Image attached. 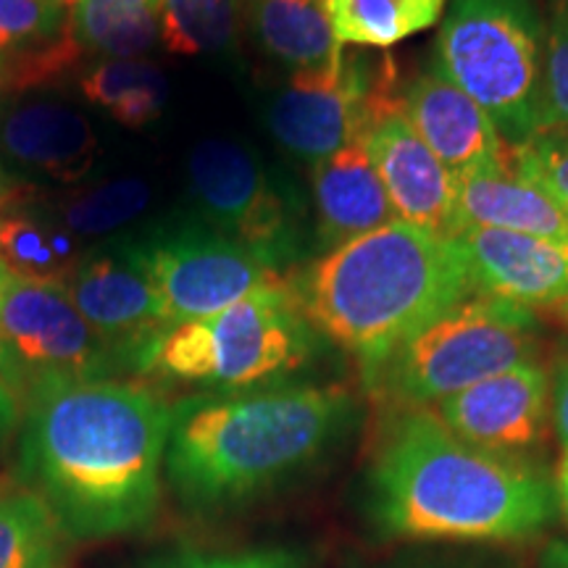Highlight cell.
<instances>
[{"label":"cell","instance_id":"24","mask_svg":"<svg viewBox=\"0 0 568 568\" xmlns=\"http://www.w3.org/2000/svg\"><path fill=\"white\" fill-rule=\"evenodd\" d=\"M339 45L389 48L432 30L445 0H326Z\"/></svg>","mask_w":568,"mask_h":568},{"label":"cell","instance_id":"2","mask_svg":"<svg viewBox=\"0 0 568 568\" xmlns=\"http://www.w3.org/2000/svg\"><path fill=\"white\" fill-rule=\"evenodd\" d=\"M351 418V395L329 385L187 395L169 406L166 487L190 514L237 508L314 464Z\"/></svg>","mask_w":568,"mask_h":568},{"label":"cell","instance_id":"33","mask_svg":"<svg viewBox=\"0 0 568 568\" xmlns=\"http://www.w3.org/2000/svg\"><path fill=\"white\" fill-rule=\"evenodd\" d=\"M550 406H552V424H556L560 445L568 450V347L560 355L556 374L550 382Z\"/></svg>","mask_w":568,"mask_h":568},{"label":"cell","instance_id":"8","mask_svg":"<svg viewBox=\"0 0 568 568\" xmlns=\"http://www.w3.org/2000/svg\"><path fill=\"white\" fill-rule=\"evenodd\" d=\"M187 190L205 226L247 247L280 274L301 258V203L243 142H197L187 159Z\"/></svg>","mask_w":568,"mask_h":568},{"label":"cell","instance_id":"31","mask_svg":"<svg viewBox=\"0 0 568 568\" xmlns=\"http://www.w3.org/2000/svg\"><path fill=\"white\" fill-rule=\"evenodd\" d=\"M145 568H308V556L282 545L245 550H180L151 560Z\"/></svg>","mask_w":568,"mask_h":568},{"label":"cell","instance_id":"22","mask_svg":"<svg viewBox=\"0 0 568 568\" xmlns=\"http://www.w3.org/2000/svg\"><path fill=\"white\" fill-rule=\"evenodd\" d=\"M69 34L82 55L138 59L159 40V0H80Z\"/></svg>","mask_w":568,"mask_h":568},{"label":"cell","instance_id":"4","mask_svg":"<svg viewBox=\"0 0 568 568\" xmlns=\"http://www.w3.org/2000/svg\"><path fill=\"white\" fill-rule=\"evenodd\" d=\"M471 293L456 240L406 222L326 251L293 282L316 335L343 347L368 387L397 347Z\"/></svg>","mask_w":568,"mask_h":568},{"label":"cell","instance_id":"38","mask_svg":"<svg viewBox=\"0 0 568 568\" xmlns=\"http://www.w3.org/2000/svg\"><path fill=\"white\" fill-rule=\"evenodd\" d=\"M566 308H568V305H566Z\"/></svg>","mask_w":568,"mask_h":568},{"label":"cell","instance_id":"12","mask_svg":"<svg viewBox=\"0 0 568 568\" xmlns=\"http://www.w3.org/2000/svg\"><path fill=\"white\" fill-rule=\"evenodd\" d=\"M67 295L126 374H145L153 347L169 332L151 276L130 243L80 255L63 280Z\"/></svg>","mask_w":568,"mask_h":568},{"label":"cell","instance_id":"28","mask_svg":"<svg viewBox=\"0 0 568 568\" xmlns=\"http://www.w3.org/2000/svg\"><path fill=\"white\" fill-rule=\"evenodd\" d=\"M69 30L59 0H0V53L38 55Z\"/></svg>","mask_w":568,"mask_h":568},{"label":"cell","instance_id":"36","mask_svg":"<svg viewBox=\"0 0 568 568\" xmlns=\"http://www.w3.org/2000/svg\"><path fill=\"white\" fill-rule=\"evenodd\" d=\"M6 203H9V197H6L3 193H0V213H3V209H6Z\"/></svg>","mask_w":568,"mask_h":568},{"label":"cell","instance_id":"14","mask_svg":"<svg viewBox=\"0 0 568 568\" xmlns=\"http://www.w3.org/2000/svg\"><path fill=\"white\" fill-rule=\"evenodd\" d=\"M361 140L385 184L397 222L450 234L458 182L410 126L400 98L376 111Z\"/></svg>","mask_w":568,"mask_h":568},{"label":"cell","instance_id":"37","mask_svg":"<svg viewBox=\"0 0 568 568\" xmlns=\"http://www.w3.org/2000/svg\"><path fill=\"white\" fill-rule=\"evenodd\" d=\"M59 3H63V6H77V3H80V0H59Z\"/></svg>","mask_w":568,"mask_h":568},{"label":"cell","instance_id":"10","mask_svg":"<svg viewBox=\"0 0 568 568\" xmlns=\"http://www.w3.org/2000/svg\"><path fill=\"white\" fill-rule=\"evenodd\" d=\"M132 247L159 293L169 329L284 282L258 255L203 222L155 226L132 240Z\"/></svg>","mask_w":568,"mask_h":568},{"label":"cell","instance_id":"7","mask_svg":"<svg viewBox=\"0 0 568 568\" xmlns=\"http://www.w3.org/2000/svg\"><path fill=\"white\" fill-rule=\"evenodd\" d=\"M535 353L531 308L471 293L397 347L372 389L408 408L437 406L477 382L535 361Z\"/></svg>","mask_w":568,"mask_h":568},{"label":"cell","instance_id":"26","mask_svg":"<svg viewBox=\"0 0 568 568\" xmlns=\"http://www.w3.org/2000/svg\"><path fill=\"white\" fill-rule=\"evenodd\" d=\"M151 184L142 176H119L59 197L53 211L71 237H103L134 222L151 205Z\"/></svg>","mask_w":568,"mask_h":568},{"label":"cell","instance_id":"32","mask_svg":"<svg viewBox=\"0 0 568 568\" xmlns=\"http://www.w3.org/2000/svg\"><path fill=\"white\" fill-rule=\"evenodd\" d=\"M21 416H24V397H21L3 351H0V447H6L9 439L19 435Z\"/></svg>","mask_w":568,"mask_h":568},{"label":"cell","instance_id":"6","mask_svg":"<svg viewBox=\"0 0 568 568\" xmlns=\"http://www.w3.org/2000/svg\"><path fill=\"white\" fill-rule=\"evenodd\" d=\"M432 67L487 111L510 148L539 132L545 24L531 0H453Z\"/></svg>","mask_w":568,"mask_h":568},{"label":"cell","instance_id":"30","mask_svg":"<svg viewBox=\"0 0 568 568\" xmlns=\"http://www.w3.org/2000/svg\"><path fill=\"white\" fill-rule=\"evenodd\" d=\"M516 169L568 211V130H542L510 148Z\"/></svg>","mask_w":568,"mask_h":568},{"label":"cell","instance_id":"17","mask_svg":"<svg viewBox=\"0 0 568 568\" xmlns=\"http://www.w3.org/2000/svg\"><path fill=\"white\" fill-rule=\"evenodd\" d=\"M98 134L74 105L27 98L0 113V155L21 172L59 184H77L95 166Z\"/></svg>","mask_w":568,"mask_h":568},{"label":"cell","instance_id":"20","mask_svg":"<svg viewBox=\"0 0 568 568\" xmlns=\"http://www.w3.org/2000/svg\"><path fill=\"white\" fill-rule=\"evenodd\" d=\"M247 19L258 45L293 71L316 69L343 51L326 0H251Z\"/></svg>","mask_w":568,"mask_h":568},{"label":"cell","instance_id":"35","mask_svg":"<svg viewBox=\"0 0 568 568\" xmlns=\"http://www.w3.org/2000/svg\"><path fill=\"white\" fill-rule=\"evenodd\" d=\"M556 489H558V503H560V506H564L566 516H568V450H566L564 460H560V471H558Z\"/></svg>","mask_w":568,"mask_h":568},{"label":"cell","instance_id":"15","mask_svg":"<svg viewBox=\"0 0 568 568\" xmlns=\"http://www.w3.org/2000/svg\"><path fill=\"white\" fill-rule=\"evenodd\" d=\"M456 240L474 293L495 295L524 308L568 305V251L527 234L471 226Z\"/></svg>","mask_w":568,"mask_h":568},{"label":"cell","instance_id":"25","mask_svg":"<svg viewBox=\"0 0 568 568\" xmlns=\"http://www.w3.org/2000/svg\"><path fill=\"white\" fill-rule=\"evenodd\" d=\"M80 261L77 237L30 213H0V264L34 282H63Z\"/></svg>","mask_w":568,"mask_h":568},{"label":"cell","instance_id":"13","mask_svg":"<svg viewBox=\"0 0 568 568\" xmlns=\"http://www.w3.org/2000/svg\"><path fill=\"white\" fill-rule=\"evenodd\" d=\"M548 403V374L537 361H527L437 403L435 416L481 450L518 456L542 439Z\"/></svg>","mask_w":568,"mask_h":568},{"label":"cell","instance_id":"16","mask_svg":"<svg viewBox=\"0 0 568 568\" xmlns=\"http://www.w3.org/2000/svg\"><path fill=\"white\" fill-rule=\"evenodd\" d=\"M400 105L418 138L456 182L510 155L508 142H503L487 111L435 67L408 84Z\"/></svg>","mask_w":568,"mask_h":568},{"label":"cell","instance_id":"9","mask_svg":"<svg viewBox=\"0 0 568 568\" xmlns=\"http://www.w3.org/2000/svg\"><path fill=\"white\" fill-rule=\"evenodd\" d=\"M0 351L21 397L61 382L126 374L80 316L63 282H34L0 264Z\"/></svg>","mask_w":568,"mask_h":568},{"label":"cell","instance_id":"19","mask_svg":"<svg viewBox=\"0 0 568 568\" xmlns=\"http://www.w3.org/2000/svg\"><path fill=\"white\" fill-rule=\"evenodd\" d=\"M316 205V240L324 251L351 243L397 222L385 184L368 159L364 140H355L311 169Z\"/></svg>","mask_w":568,"mask_h":568},{"label":"cell","instance_id":"5","mask_svg":"<svg viewBox=\"0 0 568 568\" xmlns=\"http://www.w3.org/2000/svg\"><path fill=\"white\" fill-rule=\"evenodd\" d=\"M316 329L297 308L293 284L258 290L219 314L172 326L153 347L145 374L237 393L280 385L314 358Z\"/></svg>","mask_w":568,"mask_h":568},{"label":"cell","instance_id":"29","mask_svg":"<svg viewBox=\"0 0 568 568\" xmlns=\"http://www.w3.org/2000/svg\"><path fill=\"white\" fill-rule=\"evenodd\" d=\"M568 130V0H550L545 21V74L539 132Z\"/></svg>","mask_w":568,"mask_h":568},{"label":"cell","instance_id":"11","mask_svg":"<svg viewBox=\"0 0 568 568\" xmlns=\"http://www.w3.org/2000/svg\"><path fill=\"white\" fill-rule=\"evenodd\" d=\"M387 82L366 59L339 51L324 67L290 74L268 103L266 126L293 159L316 166L364 138L376 111L395 101Z\"/></svg>","mask_w":568,"mask_h":568},{"label":"cell","instance_id":"1","mask_svg":"<svg viewBox=\"0 0 568 568\" xmlns=\"http://www.w3.org/2000/svg\"><path fill=\"white\" fill-rule=\"evenodd\" d=\"M166 437L169 403L140 382H61L27 397L17 479L77 545L130 537L159 516Z\"/></svg>","mask_w":568,"mask_h":568},{"label":"cell","instance_id":"18","mask_svg":"<svg viewBox=\"0 0 568 568\" xmlns=\"http://www.w3.org/2000/svg\"><path fill=\"white\" fill-rule=\"evenodd\" d=\"M471 226L527 234L568 251V211L516 169L514 153L497 166L458 180L450 234Z\"/></svg>","mask_w":568,"mask_h":568},{"label":"cell","instance_id":"3","mask_svg":"<svg viewBox=\"0 0 568 568\" xmlns=\"http://www.w3.org/2000/svg\"><path fill=\"white\" fill-rule=\"evenodd\" d=\"M556 510L545 471L466 443L424 410L397 418L368 471V514L387 537L518 539Z\"/></svg>","mask_w":568,"mask_h":568},{"label":"cell","instance_id":"21","mask_svg":"<svg viewBox=\"0 0 568 568\" xmlns=\"http://www.w3.org/2000/svg\"><path fill=\"white\" fill-rule=\"evenodd\" d=\"M74 545L34 489L0 481V568H71Z\"/></svg>","mask_w":568,"mask_h":568},{"label":"cell","instance_id":"23","mask_svg":"<svg viewBox=\"0 0 568 568\" xmlns=\"http://www.w3.org/2000/svg\"><path fill=\"white\" fill-rule=\"evenodd\" d=\"M84 101L103 109L130 130L153 124L163 113L169 84L163 71L145 59H103L80 80Z\"/></svg>","mask_w":568,"mask_h":568},{"label":"cell","instance_id":"27","mask_svg":"<svg viewBox=\"0 0 568 568\" xmlns=\"http://www.w3.org/2000/svg\"><path fill=\"white\" fill-rule=\"evenodd\" d=\"M237 24L240 0H159V38L174 55L224 53Z\"/></svg>","mask_w":568,"mask_h":568},{"label":"cell","instance_id":"34","mask_svg":"<svg viewBox=\"0 0 568 568\" xmlns=\"http://www.w3.org/2000/svg\"><path fill=\"white\" fill-rule=\"evenodd\" d=\"M542 568H568V545L552 542L542 556Z\"/></svg>","mask_w":568,"mask_h":568}]
</instances>
